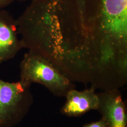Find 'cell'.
I'll return each mask as SVG.
<instances>
[{
	"instance_id": "7a4b0ae2",
	"label": "cell",
	"mask_w": 127,
	"mask_h": 127,
	"mask_svg": "<svg viewBox=\"0 0 127 127\" xmlns=\"http://www.w3.org/2000/svg\"><path fill=\"white\" fill-rule=\"evenodd\" d=\"M31 85L0 78V127H14L22 120L33 102Z\"/></svg>"
},
{
	"instance_id": "6da1fadb",
	"label": "cell",
	"mask_w": 127,
	"mask_h": 127,
	"mask_svg": "<svg viewBox=\"0 0 127 127\" xmlns=\"http://www.w3.org/2000/svg\"><path fill=\"white\" fill-rule=\"evenodd\" d=\"M20 81L28 84L38 83L54 95L65 96L75 85L49 61L39 55L28 51L20 64Z\"/></svg>"
},
{
	"instance_id": "3957f363",
	"label": "cell",
	"mask_w": 127,
	"mask_h": 127,
	"mask_svg": "<svg viewBox=\"0 0 127 127\" xmlns=\"http://www.w3.org/2000/svg\"><path fill=\"white\" fill-rule=\"evenodd\" d=\"M97 95V110L108 127H127L126 106L119 89L103 91Z\"/></svg>"
},
{
	"instance_id": "8992f818",
	"label": "cell",
	"mask_w": 127,
	"mask_h": 127,
	"mask_svg": "<svg viewBox=\"0 0 127 127\" xmlns=\"http://www.w3.org/2000/svg\"><path fill=\"white\" fill-rule=\"evenodd\" d=\"M83 127H108V125L104 120L101 118L98 121L85 124Z\"/></svg>"
},
{
	"instance_id": "5b68a950",
	"label": "cell",
	"mask_w": 127,
	"mask_h": 127,
	"mask_svg": "<svg viewBox=\"0 0 127 127\" xmlns=\"http://www.w3.org/2000/svg\"><path fill=\"white\" fill-rule=\"evenodd\" d=\"M65 97L66 102L60 112L68 117L80 116L98 108V96L94 87L82 91H78L75 89L71 90Z\"/></svg>"
},
{
	"instance_id": "52a82bcc",
	"label": "cell",
	"mask_w": 127,
	"mask_h": 127,
	"mask_svg": "<svg viewBox=\"0 0 127 127\" xmlns=\"http://www.w3.org/2000/svg\"><path fill=\"white\" fill-rule=\"evenodd\" d=\"M15 0H0V9H3L11 4Z\"/></svg>"
},
{
	"instance_id": "277c9868",
	"label": "cell",
	"mask_w": 127,
	"mask_h": 127,
	"mask_svg": "<svg viewBox=\"0 0 127 127\" xmlns=\"http://www.w3.org/2000/svg\"><path fill=\"white\" fill-rule=\"evenodd\" d=\"M16 20L9 12L0 9V64L12 59L23 48Z\"/></svg>"
},
{
	"instance_id": "ba28073f",
	"label": "cell",
	"mask_w": 127,
	"mask_h": 127,
	"mask_svg": "<svg viewBox=\"0 0 127 127\" xmlns=\"http://www.w3.org/2000/svg\"><path fill=\"white\" fill-rule=\"evenodd\" d=\"M17 0L20 1H26V0Z\"/></svg>"
}]
</instances>
